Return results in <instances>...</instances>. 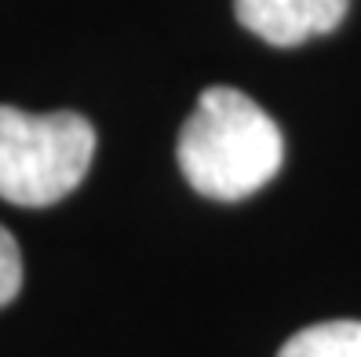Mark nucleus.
I'll return each mask as SVG.
<instances>
[{
  "mask_svg": "<svg viewBox=\"0 0 361 357\" xmlns=\"http://www.w3.org/2000/svg\"><path fill=\"white\" fill-rule=\"evenodd\" d=\"M278 357H361V321H325L295 332Z\"/></svg>",
  "mask_w": 361,
  "mask_h": 357,
  "instance_id": "nucleus-4",
  "label": "nucleus"
},
{
  "mask_svg": "<svg viewBox=\"0 0 361 357\" xmlns=\"http://www.w3.org/2000/svg\"><path fill=\"white\" fill-rule=\"evenodd\" d=\"M23 288V251L11 230L0 226V306H8Z\"/></svg>",
  "mask_w": 361,
  "mask_h": 357,
  "instance_id": "nucleus-5",
  "label": "nucleus"
},
{
  "mask_svg": "<svg viewBox=\"0 0 361 357\" xmlns=\"http://www.w3.org/2000/svg\"><path fill=\"white\" fill-rule=\"evenodd\" d=\"M350 0H233L238 23L267 44L295 48L310 37L332 33Z\"/></svg>",
  "mask_w": 361,
  "mask_h": 357,
  "instance_id": "nucleus-3",
  "label": "nucleus"
},
{
  "mask_svg": "<svg viewBox=\"0 0 361 357\" xmlns=\"http://www.w3.org/2000/svg\"><path fill=\"white\" fill-rule=\"evenodd\" d=\"M179 172L201 197L245 201L278 175L285 139L274 117L238 88L201 92L176 142Z\"/></svg>",
  "mask_w": 361,
  "mask_h": 357,
  "instance_id": "nucleus-1",
  "label": "nucleus"
},
{
  "mask_svg": "<svg viewBox=\"0 0 361 357\" xmlns=\"http://www.w3.org/2000/svg\"><path fill=\"white\" fill-rule=\"evenodd\" d=\"M95 157V128L73 110L26 113L0 106V197L48 208L84 182Z\"/></svg>",
  "mask_w": 361,
  "mask_h": 357,
  "instance_id": "nucleus-2",
  "label": "nucleus"
}]
</instances>
